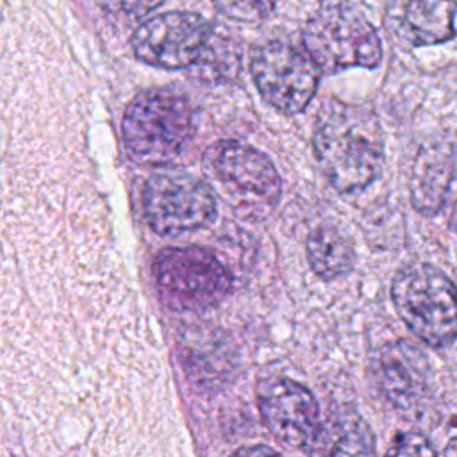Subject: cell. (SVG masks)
<instances>
[{
	"label": "cell",
	"mask_w": 457,
	"mask_h": 457,
	"mask_svg": "<svg viewBox=\"0 0 457 457\" xmlns=\"http://www.w3.org/2000/svg\"><path fill=\"white\" fill-rule=\"evenodd\" d=\"M257 407L277 441L296 450H314L323 437L320 407L312 393L287 378L270 377L257 386Z\"/></svg>",
	"instance_id": "30bf717a"
},
{
	"label": "cell",
	"mask_w": 457,
	"mask_h": 457,
	"mask_svg": "<svg viewBox=\"0 0 457 457\" xmlns=\"http://www.w3.org/2000/svg\"><path fill=\"white\" fill-rule=\"evenodd\" d=\"M391 455H434L437 453V450L432 446V443L418 434V432H403L400 434L393 446L389 448Z\"/></svg>",
	"instance_id": "e0dca14e"
},
{
	"label": "cell",
	"mask_w": 457,
	"mask_h": 457,
	"mask_svg": "<svg viewBox=\"0 0 457 457\" xmlns=\"http://www.w3.org/2000/svg\"><path fill=\"white\" fill-rule=\"evenodd\" d=\"M457 175V146L452 143H427L414 159L409 191L416 211L425 216L436 214Z\"/></svg>",
	"instance_id": "7c38bea8"
},
{
	"label": "cell",
	"mask_w": 457,
	"mask_h": 457,
	"mask_svg": "<svg viewBox=\"0 0 457 457\" xmlns=\"http://www.w3.org/2000/svg\"><path fill=\"white\" fill-rule=\"evenodd\" d=\"M303 48L325 73L375 68L382 59L377 30L361 11L337 4L316 11L303 29Z\"/></svg>",
	"instance_id": "8992f818"
},
{
	"label": "cell",
	"mask_w": 457,
	"mask_h": 457,
	"mask_svg": "<svg viewBox=\"0 0 457 457\" xmlns=\"http://www.w3.org/2000/svg\"><path fill=\"white\" fill-rule=\"evenodd\" d=\"M236 453L237 455H261V453H271V455H275L277 453V450H273L271 446H266V445H259V446H243V448H239V450H236Z\"/></svg>",
	"instance_id": "d6986e66"
},
{
	"label": "cell",
	"mask_w": 457,
	"mask_h": 457,
	"mask_svg": "<svg viewBox=\"0 0 457 457\" xmlns=\"http://www.w3.org/2000/svg\"><path fill=\"white\" fill-rule=\"evenodd\" d=\"M250 71L268 104L280 112L296 114L314 96L321 70L305 48L275 39L253 50Z\"/></svg>",
	"instance_id": "ba28073f"
},
{
	"label": "cell",
	"mask_w": 457,
	"mask_h": 457,
	"mask_svg": "<svg viewBox=\"0 0 457 457\" xmlns=\"http://www.w3.org/2000/svg\"><path fill=\"white\" fill-rule=\"evenodd\" d=\"M152 273L161 302L171 311H204L218 305L232 287V275L214 252L204 246H168Z\"/></svg>",
	"instance_id": "277c9868"
},
{
	"label": "cell",
	"mask_w": 457,
	"mask_h": 457,
	"mask_svg": "<svg viewBox=\"0 0 457 457\" xmlns=\"http://www.w3.org/2000/svg\"><path fill=\"white\" fill-rule=\"evenodd\" d=\"M143 212L161 236H179L207 227L216 216L211 187L187 171L154 173L143 187Z\"/></svg>",
	"instance_id": "52a82bcc"
},
{
	"label": "cell",
	"mask_w": 457,
	"mask_h": 457,
	"mask_svg": "<svg viewBox=\"0 0 457 457\" xmlns=\"http://www.w3.org/2000/svg\"><path fill=\"white\" fill-rule=\"evenodd\" d=\"M377 382L384 396L400 412H414L428 389V362L425 353L409 341L387 345L377 359Z\"/></svg>",
	"instance_id": "8fae6325"
},
{
	"label": "cell",
	"mask_w": 457,
	"mask_h": 457,
	"mask_svg": "<svg viewBox=\"0 0 457 457\" xmlns=\"http://www.w3.org/2000/svg\"><path fill=\"white\" fill-rule=\"evenodd\" d=\"M373 436L364 421L359 418L346 420L339 425V434L334 446L328 453L337 455H361V453H373Z\"/></svg>",
	"instance_id": "9a60e30c"
},
{
	"label": "cell",
	"mask_w": 457,
	"mask_h": 457,
	"mask_svg": "<svg viewBox=\"0 0 457 457\" xmlns=\"http://www.w3.org/2000/svg\"><path fill=\"white\" fill-rule=\"evenodd\" d=\"M450 227L457 232V202H455L453 211H452V216H450Z\"/></svg>",
	"instance_id": "44dd1931"
},
{
	"label": "cell",
	"mask_w": 457,
	"mask_h": 457,
	"mask_svg": "<svg viewBox=\"0 0 457 457\" xmlns=\"http://www.w3.org/2000/svg\"><path fill=\"white\" fill-rule=\"evenodd\" d=\"M316 161L341 193L366 187L384 162V137L368 109L334 102L320 111L312 136Z\"/></svg>",
	"instance_id": "6da1fadb"
},
{
	"label": "cell",
	"mask_w": 457,
	"mask_h": 457,
	"mask_svg": "<svg viewBox=\"0 0 457 457\" xmlns=\"http://www.w3.org/2000/svg\"><path fill=\"white\" fill-rule=\"evenodd\" d=\"M195 132L189 100L173 89L139 93L125 109L121 136L129 155L146 166L175 161Z\"/></svg>",
	"instance_id": "7a4b0ae2"
},
{
	"label": "cell",
	"mask_w": 457,
	"mask_h": 457,
	"mask_svg": "<svg viewBox=\"0 0 457 457\" xmlns=\"http://www.w3.org/2000/svg\"><path fill=\"white\" fill-rule=\"evenodd\" d=\"M109 4L116 12L136 20L152 12L162 4V0H109Z\"/></svg>",
	"instance_id": "ac0fdd59"
},
{
	"label": "cell",
	"mask_w": 457,
	"mask_h": 457,
	"mask_svg": "<svg viewBox=\"0 0 457 457\" xmlns=\"http://www.w3.org/2000/svg\"><path fill=\"white\" fill-rule=\"evenodd\" d=\"M212 36L214 29L200 14L171 11L139 25L132 36V50L146 64L179 70L196 64Z\"/></svg>",
	"instance_id": "9c48e42d"
},
{
	"label": "cell",
	"mask_w": 457,
	"mask_h": 457,
	"mask_svg": "<svg viewBox=\"0 0 457 457\" xmlns=\"http://www.w3.org/2000/svg\"><path fill=\"white\" fill-rule=\"evenodd\" d=\"M205 164L237 216L257 221L277 207L280 175L261 150L239 141H220L207 148Z\"/></svg>",
	"instance_id": "5b68a950"
},
{
	"label": "cell",
	"mask_w": 457,
	"mask_h": 457,
	"mask_svg": "<svg viewBox=\"0 0 457 457\" xmlns=\"http://www.w3.org/2000/svg\"><path fill=\"white\" fill-rule=\"evenodd\" d=\"M395 30L411 45H437L457 34L453 0H402L395 14Z\"/></svg>",
	"instance_id": "4fadbf2b"
},
{
	"label": "cell",
	"mask_w": 457,
	"mask_h": 457,
	"mask_svg": "<svg viewBox=\"0 0 457 457\" xmlns=\"http://www.w3.org/2000/svg\"><path fill=\"white\" fill-rule=\"evenodd\" d=\"M214 7L227 18L253 23L266 18L273 7L275 0H211Z\"/></svg>",
	"instance_id": "2e32d148"
},
{
	"label": "cell",
	"mask_w": 457,
	"mask_h": 457,
	"mask_svg": "<svg viewBox=\"0 0 457 457\" xmlns=\"http://www.w3.org/2000/svg\"><path fill=\"white\" fill-rule=\"evenodd\" d=\"M307 261L323 280L346 275L353 268L355 252L348 236L336 225H318L307 239Z\"/></svg>",
	"instance_id": "5bb4252c"
},
{
	"label": "cell",
	"mask_w": 457,
	"mask_h": 457,
	"mask_svg": "<svg viewBox=\"0 0 457 457\" xmlns=\"http://www.w3.org/2000/svg\"><path fill=\"white\" fill-rule=\"evenodd\" d=\"M396 312L423 343L441 348L457 337V289L436 266L402 268L391 284Z\"/></svg>",
	"instance_id": "3957f363"
},
{
	"label": "cell",
	"mask_w": 457,
	"mask_h": 457,
	"mask_svg": "<svg viewBox=\"0 0 457 457\" xmlns=\"http://www.w3.org/2000/svg\"><path fill=\"white\" fill-rule=\"evenodd\" d=\"M443 453H445V455H457V437H453V439L446 445V448L443 450Z\"/></svg>",
	"instance_id": "ffe728a7"
}]
</instances>
